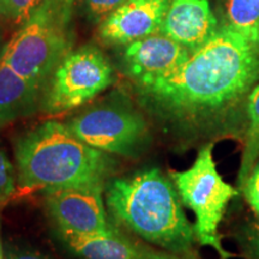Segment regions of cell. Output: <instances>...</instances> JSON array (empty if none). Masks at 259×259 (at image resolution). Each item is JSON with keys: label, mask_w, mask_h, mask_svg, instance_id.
Returning a JSON list of instances; mask_svg holds the SVG:
<instances>
[{"label": "cell", "mask_w": 259, "mask_h": 259, "mask_svg": "<svg viewBox=\"0 0 259 259\" xmlns=\"http://www.w3.org/2000/svg\"><path fill=\"white\" fill-rule=\"evenodd\" d=\"M258 79L259 44L226 25L174 70L132 83L149 121L184 147L231 131Z\"/></svg>", "instance_id": "obj_1"}, {"label": "cell", "mask_w": 259, "mask_h": 259, "mask_svg": "<svg viewBox=\"0 0 259 259\" xmlns=\"http://www.w3.org/2000/svg\"><path fill=\"white\" fill-rule=\"evenodd\" d=\"M105 202L116 227L160 250L198 259L193 226L184 212L177 187L158 168L113 177L105 186Z\"/></svg>", "instance_id": "obj_2"}, {"label": "cell", "mask_w": 259, "mask_h": 259, "mask_svg": "<svg viewBox=\"0 0 259 259\" xmlns=\"http://www.w3.org/2000/svg\"><path fill=\"white\" fill-rule=\"evenodd\" d=\"M17 189L23 192L85 186H106L114 177L118 162L90 147L66 124L41 122L15 139Z\"/></svg>", "instance_id": "obj_3"}, {"label": "cell", "mask_w": 259, "mask_h": 259, "mask_svg": "<svg viewBox=\"0 0 259 259\" xmlns=\"http://www.w3.org/2000/svg\"><path fill=\"white\" fill-rule=\"evenodd\" d=\"M72 0H44L3 48L0 58L29 82L45 89L72 48Z\"/></svg>", "instance_id": "obj_4"}, {"label": "cell", "mask_w": 259, "mask_h": 259, "mask_svg": "<svg viewBox=\"0 0 259 259\" xmlns=\"http://www.w3.org/2000/svg\"><path fill=\"white\" fill-rule=\"evenodd\" d=\"M65 124L80 141L109 155L137 158L151 141L150 121L124 94L114 93Z\"/></svg>", "instance_id": "obj_5"}, {"label": "cell", "mask_w": 259, "mask_h": 259, "mask_svg": "<svg viewBox=\"0 0 259 259\" xmlns=\"http://www.w3.org/2000/svg\"><path fill=\"white\" fill-rule=\"evenodd\" d=\"M213 142H208L199 149L196 160L189 169L169 171L183 205L194 213L193 225L197 242L210 246L222 259L231 257L223 250L219 227L227 206L239 191L223 180L213 161Z\"/></svg>", "instance_id": "obj_6"}, {"label": "cell", "mask_w": 259, "mask_h": 259, "mask_svg": "<svg viewBox=\"0 0 259 259\" xmlns=\"http://www.w3.org/2000/svg\"><path fill=\"white\" fill-rule=\"evenodd\" d=\"M114 80V67L99 48L71 51L48 79L40 111L47 115L64 114L92 101Z\"/></svg>", "instance_id": "obj_7"}, {"label": "cell", "mask_w": 259, "mask_h": 259, "mask_svg": "<svg viewBox=\"0 0 259 259\" xmlns=\"http://www.w3.org/2000/svg\"><path fill=\"white\" fill-rule=\"evenodd\" d=\"M105 186L72 187L45 192V208L56 232L94 235L116 228L109 221Z\"/></svg>", "instance_id": "obj_8"}, {"label": "cell", "mask_w": 259, "mask_h": 259, "mask_svg": "<svg viewBox=\"0 0 259 259\" xmlns=\"http://www.w3.org/2000/svg\"><path fill=\"white\" fill-rule=\"evenodd\" d=\"M170 0H127L100 22V40L127 45L161 30Z\"/></svg>", "instance_id": "obj_9"}, {"label": "cell", "mask_w": 259, "mask_h": 259, "mask_svg": "<svg viewBox=\"0 0 259 259\" xmlns=\"http://www.w3.org/2000/svg\"><path fill=\"white\" fill-rule=\"evenodd\" d=\"M218 30L208 0H170L160 32L192 53Z\"/></svg>", "instance_id": "obj_10"}, {"label": "cell", "mask_w": 259, "mask_h": 259, "mask_svg": "<svg viewBox=\"0 0 259 259\" xmlns=\"http://www.w3.org/2000/svg\"><path fill=\"white\" fill-rule=\"evenodd\" d=\"M191 52L166 35L157 32L132 42L124 51V66L131 80L154 77L174 70Z\"/></svg>", "instance_id": "obj_11"}, {"label": "cell", "mask_w": 259, "mask_h": 259, "mask_svg": "<svg viewBox=\"0 0 259 259\" xmlns=\"http://www.w3.org/2000/svg\"><path fill=\"white\" fill-rule=\"evenodd\" d=\"M44 89L16 73L0 58V128L40 109Z\"/></svg>", "instance_id": "obj_12"}, {"label": "cell", "mask_w": 259, "mask_h": 259, "mask_svg": "<svg viewBox=\"0 0 259 259\" xmlns=\"http://www.w3.org/2000/svg\"><path fill=\"white\" fill-rule=\"evenodd\" d=\"M63 246L78 259H139L141 244L116 227L107 234L82 235L56 232Z\"/></svg>", "instance_id": "obj_13"}, {"label": "cell", "mask_w": 259, "mask_h": 259, "mask_svg": "<svg viewBox=\"0 0 259 259\" xmlns=\"http://www.w3.org/2000/svg\"><path fill=\"white\" fill-rule=\"evenodd\" d=\"M247 119L248 125L246 130L244 153L238 173V191L242 187L251 170L259 161V84L255 85L247 96Z\"/></svg>", "instance_id": "obj_14"}, {"label": "cell", "mask_w": 259, "mask_h": 259, "mask_svg": "<svg viewBox=\"0 0 259 259\" xmlns=\"http://www.w3.org/2000/svg\"><path fill=\"white\" fill-rule=\"evenodd\" d=\"M227 25L259 44V0H225Z\"/></svg>", "instance_id": "obj_15"}, {"label": "cell", "mask_w": 259, "mask_h": 259, "mask_svg": "<svg viewBox=\"0 0 259 259\" xmlns=\"http://www.w3.org/2000/svg\"><path fill=\"white\" fill-rule=\"evenodd\" d=\"M235 238L246 259H259V218L241 226Z\"/></svg>", "instance_id": "obj_16"}, {"label": "cell", "mask_w": 259, "mask_h": 259, "mask_svg": "<svg viewBox=\"0 0 259 259\" xmlns=\"http://www.w3.org/2000/svg\"><path fill=\"white\" fill-rule=\"evenodd\" d=\"M17 190L16 168L10 158L0 149V208L5 206Z\"/></svg>", "instance_id": "obj_17"}, {"label": "cell", "mask_w": 259, "mask_h": 259, "mask_svg": "<svg viewBox=\"0 0 259 259\" xmlns=\"http://www.w3.org/2000/svg\"><path fill=\"white\" fill-rule=\"evenodd\" d=\"M44 0H6L9 18L22 25L31 17Z\"/></svg>", "instance_id": "obj_18"}, {"label": "cell", "mask_w": 259, "mask_h": 259, "mask_svg": "<svg viewBox=\"0 0 259 259\" xmlns=\"http://www.w3.org/2000/svg\"><path fill=\"white\" fill-rule=\"evenodd\" d=\"M125 2L127 0H80L85 14L95 22H101Z\"/></svg>", "instance_id": "obj_19"}, {"label": "cell", "mask_w": 259, "mask_h": 259, "mask_svg": "<svg viewBox=\"0 0 259 259\" xmlns=\"http://www.w3.org/2000/svg\"><path fill=\"white\" fill-rule=\"evenodd\" d=\"M241 193L245 196L250 208L253 210L257 218H259V161L246 179Z\"/></svg>", "instance_id": "obj_20"}, {"label": "cell", "mask_w": 259, "mask_h": 259, "mask_svg": "<svg viewBox=\"0 0 259 259\" xmlns=\"http://www.w3.org/2000/svg\"><path fill=\"white\" fill-rule=\"evenodd\" d=\"M5 259H54L51 255L41 253L38 251L27 248H10L5 253Z\"/></svg>", "instance_id": "obj_21"}, {"label": "cell", "mask_w": 259, "mask_h": 259, "mask_svg": "<svg viewBox=\"0 0 259 259\" xmlns=\"http://www.w3.org/2000/svg\"><path fill=\"white\" fill-rule=\"evenodd\" d=\"M139 259H186L180 255L173 254L170 252L157 250V248L150 247V246L141 244V258Z\"/></svg>", "instance_id": "obj_22"}, {"label": "cell", "mask_w": 259, "mask_h": 259, "mask_svg": "<svg viewBox=\"0 0 259 259\" xmlns=\"http://www.w3.org/2000/svg\"><path fill=\"white\" fill-rule=\"evenodd\" d=\"M0 16L2 17L9 18L8 5H6V0H0Z\"/></svg>", "instance_id": "obj_23"}, {"label": "cell", "mask_w": 259, "mask_h": 259, "mask_svg": "<svg viewBox=\"0 0 259 259\" xmlns=\"http://www.w3.org/2000/svg\"><path fill=\"white\" fill-rule=\"evenodd\" d=\"M0 259H5V252L3 247V239H2V220H0Z\"/></svg>", "instance_id": "obj_24"}, {"label": "cell", "mask_w": 259, "mask_h": 259, "mask_svg": "<svg viewBox=\"0 0 259 259\" xmlns=\"http://www.w3.org/2000/svg\"><path fill=\"white\" fill-rule=\"evenodd\" d=\"M0 44H2V27H0Z\"/></svg>", "instance_id": "obj_25"}]
</instances>
